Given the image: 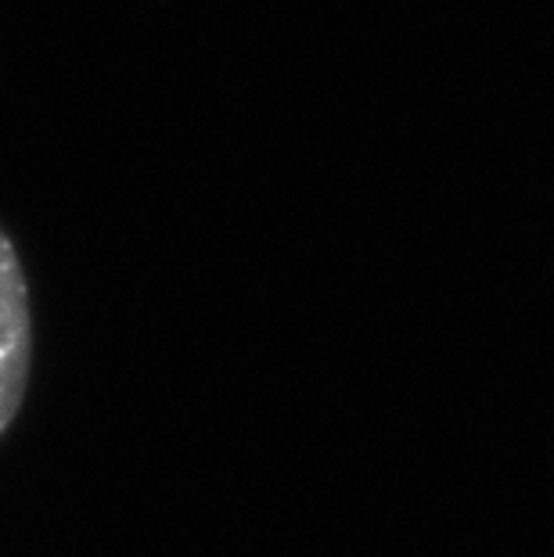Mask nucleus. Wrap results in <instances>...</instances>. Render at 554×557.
<instances>
[{"label":"nucleus","mask_w":554,"mask_h":557,"mask_svg":"<svg viewBox=\"0 0 554 557\" xmlns=\"http://www.w3.org/2000/svg\"><path fill=\"white\" fill-rule=\"evenodd\" d=\"M33 367V310L26 270L0 231V435L19 418Z\"/></svg>","instance_id":"obj_1"}]
</instances>
